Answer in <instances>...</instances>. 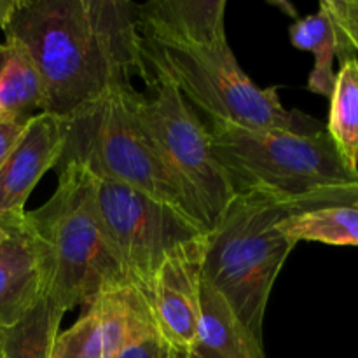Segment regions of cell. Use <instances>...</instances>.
Returning <instances> with one entry per match:
<instances>
[{"label":"cell","mask_w":358,"mask_h":358,"mask_svg":"<svg viewBox=\"0 0 358 358\" xmlns=\"http://www.w3.org/2000/svg\"><path fill=\"white\" fill-rule=\"evenodd\" d=\"M6 41L30 55L42 80V112L69 117L147 79L136 3L128 0H16Z\"/></svg>","instance_id":"cell-1"},{"label":"cell","mask_w":358,"mask_h":358,"mask_svg":"<svg viewBox=\"0 0 358 358\" xmlns=\"http://www.w3.org/2000/svg\"><path fill=\"white\" fill-rule=\"evenodd\" d=\"M226 0H149L136 3L147 72L173 83L210 121L310 135L325 129L287 110L278 87H259L238 63L226 34Z\"/></svg>","instance_id":"cell-2"},{"label":"cell","mask_w":358,"mask_h":358,"mask_svg":"<svg viewBox=\"0 0 358 358\" xmlns=\"http://www.w3.org/2000/svg\"><path fill=\"white\" fill-rule=\"evenodd\" d=\"M56 171V191L24 213L20 229L37 259L42 294L66 313L131 282L98 213L94 175L76 161Z\"/></svg>","instance_id":"cell-3"},{"label":"cell","mask_w":358,"mask_h":358,"mask_svg":"<svg viewBox=\"0 0 358 358\" xmlns=\"http://www.w3.org/2000/svg\"><path fill=\"white\" fill-rule=\"evenodd\" d=\"M206 128L234 192L273 199L285 212L315 192L358 182L327 129L299 135L226 121H210Z\"/></svg>","instance_id":"cell-4"},{"label":"cell","mask_w":358,"mask_h":358,"mask_svg":"<svg viewBox=\"0 0 358 358\" xmlns=\"http://www.w3.org/2000/svg\"><path fill=\"white\" fill-rule=\"evenodd\" d=\"M285 215L273 199L236 194L205 236L203 282L259 339L273 285L296 247L278 231Z\"/></svg>","instance_id":"cell-5"},{"label":"cell","mask_w":358,"mask_h":358,"mask_svg":"<svg viewBox=\"0 0 358 358\" xmlns=\"http://www.w3.org/2000/svg\"><path fill=\"white\" fill-rule=\"evenodd\" d=\"M135 91L133 87L112 93L63 119L65 149L59 163L76 161L96 177L145 192L208 231L198 206L164 164L136 119Z\"/></svg>","instance_id":"cell-6"},{"label":"cell","mask_w":358,"mask_h":358,"mask_svg":"<svg viewBox=\"0 0 358 358\" xmlns=\"http://www.w3.org/2000/svg\"><path fill=\"white\" fill-rule=\"evenodd\" d=\"M145 80V93L135 91L133 96L136 119L210 231L236 192L213 154L208 128L196 108L166 77L147 72Z\"/></svg>","instance_id":"cell-7"},{"label":"cell","mask_w":358,"mask_h":358,"mask_svg":"<svg viewBox=\"0 0 358 358\" xmlns=\"http://www.w3.org/2000/svg\"><path fill=\"white\" fill-rule=\"evenodd\" d=\"M94 199L129 282L140 290L171 252L208 233L173 206L110 178L94 175Z\"/></svg>","instance_id":"cell-8"},{"label":"cell","mask_w":358,"mask_h":358,"mask_svg":"<svg viewBox=\"0 0 358 358\" xmlns=\"http://www.w3.org/2000/svg\"><path fill=\"white\" fill-rule=\"evenodd\" d=\"M205 236L171 252L142 289L157 334L182 357L194 346L201 320Z\"/></svg>","instance_id":"cell-9"},{"label":"cell","mask_w":358,"mask_h":358,"mask_svg":"<svg viewBox=\"0 0 358 358\" xmlns=\"http://www.w3.org/2000/svg\"><path fill=\"white\" fill-rule=\"evenodd\" d=\"M156 331L149 304L135 285L98 296L79 320L56 336L51 358H117L142 336Z\"/></svg>","instance_id":"cell-10"},{"label":"cell","mask_w":358,"mask_h":358,"mask_svg":"<svg viewBox=\"0 0 358 358\" xmlns=\"http://www.w3.org/2000/svg\"><path fill=\"white\" fill-rule=\"evenodd\" d=\"M65 149L62 117L38 112L28 119L23 133L0 166V224L23 219L28 198L49 170L56 168Z\"/></svg>","instance_id":"cell-11"},{"label":"cell","mask_w":358,"mask_h":358,"mask_svg":"<svg viewBox=\"0 0 358 358\" xmlns=\"http://www.w3.org/2000/svg\"><path fill=\"white\" fill-rule=\"evenodd\" d=\"M20 220L0 224L7 233L0 243V329L20 320L44 296L37 259Z\"/></svg>","instance_id":"cell-12"},{"label":"cell","mask_w":358,"mask_h":358,"mask_svg":"<svg viewBox=\"0 0 358 358\" xmlns=\"http://www.w3.org/2000/svg\"><path fill=\"white\" fill-rule=\"evenodd\" d=\"M182 357V355H180ZM182 358H268L264 341L252 334L217 290L201 285V320L191 352Z\"/></svg>","instance_id":"cell-13"},{"label":"cell","mask_w":358,"mask_h":358,"mask_svg":"<svg viewBox=\"0 0 358 358\" xmlns=\"http://www.w3.org/2000/svg\"><path fill=\"white\" fill-rule=\"evenodd\" d=\"M42 80L30 55L13 41L0 45V107L10 119L28 121L42 112Z\"/></svg>","instance_id":"cell-14"},{"label":"cell","mask_w":358,"mask_h":358,"mask_svg":"<svg viewBox=\"0 0 358 358\" xmlns=\"http://www.w3.org/2000/svg\"><path fill=\"white\" fill-rule=\"evenodd\" d=\"M289 35L294 48L315 55V65L308 79V90L311 93L331 98L336 80L334 58L341 51V41L331 14L324 6H320L318 13L297 20L289 28Z\"/></svg>","instance_id":"cell-15"},{"label":"cell","mask_w":358,"mask_h":358,"mask_svg":"<svg viewBox=\"0 0 358 358\" xmlns=\"http://www.w3.org/2000/svg\"><path fill=\"white\" fill-rule=\"evenodd\" d=\"M65 311L42 296L13 325L0 329L2 358H51Z\"/></svg>","instance_id":"cell-16"},{"label":"cell","mask_w":358,"mask_h":358,"mask_svg":"<svg viewBox=\"0 0 358 358\" xmlns=\"http://www.w3.org/2000/svg\"><path fill=\"white\" fill-rule=\"evenodd\" d=\"M278 231L294 243L317 241L338 247H358V208L322 206L306 212L287 213Z\"/></svg>","instance_id":"cell-17"},{"label":"cell","mask_w":358,"mask_h":358,"mask_svg":"<svg viewBox=\"0 0 358 358\" xmlns=\"http://www.w3.org/2000/svg\"><path fill=\"white\" fill-rule=\"evenodd\" d=\"M346 166L358 173V58L341 62L325 126Z\"/></svg>","instance_id":"cell-18"},{"label":"cell","mask_w":358,"mask_h":358,"mask_svg":"<svg viewBox=\"0 0 358 358\" xmlns=\"http://www.w3.org/2000/svg\"><path fill=\"white\" fill-rule=\"evenodd\" d=\"M331 14L341 41V62L358 55V0H324L320 3Z\"/></svg>","instance_id":"cell-19"},{"label":"cell","mask_w":358,"mask_h":358,"mask_svg":"<svg viewBox=\"0 0 358 358\" xmlns=\"http://www.w3.org/2000/svg\"><path fill=\"white\" fill-rule=\"evenodd\" d=\"M322 206H355L358 208V182L318 191L315 194L299 199L287 208V212H306V210L322 208Z\"/></svg>","instance_id":"cell-20"},{"label":"cell","mask_w":358,"mask_h":358,"mask_svg":"<svg viewBox=\"0 0 358 358\" xmlns=\"http://www.w3.org/2000/svg\"><path fill=\"white\" fill-rule=\"evenodd\" d=\"M171 355L173 350L157 334V331H152L126 346L117 358H171Z\"/></svg>","instance_id":"cell-21"},{"label":"cell","mask_w":358,"mask_h":358,"mask_svg":"<svg viewBox=\"0 0 358 358\" xmlns=\"http://www.w3.org/2000/svg\"><path fill=\"white\" fill-rule=\"evenodd\" d=\"M28 121H20V119H10L3 117L0 121V166L3 164V161L7 159V156L10 154L13 147L16 145L17 138L23 133L24 126Z\"/></svg>","instance_id":"cell-22"},{"label":"cell","mask_w":358,"mask_h":358,"mask_svg":"<svg viewBox=\"0 0 358 358\" xmlns=\"http://www.w3.org/2000/svg\"><path fill=\"white\" fill-rule=\"evenodd\" d=\"M14 3H16V0H0V30H2L3 24H6ZM0 45H2V42H0Z\"/></svg>","instance_id":"cell-23"},{"label":"cell","mask_w":358,"mask_h":358,"mask_svg":"<svg viewBox=\"0 0 358 358\" xmlns=\"http://www.w3.org/2000/svg\"><path fill=\"white\" fill-rule=\"evenodd\" d=\"M6 236H7L6 229H3V227H0V243H2V241L6 240Z\"/></svg>","instance_id":"cell-24"},{"label":"cell","mask_w":358,"mask_h":358,"mask_svg":"<svg viewBox=\"0 0 358 358\" xmlns=\"http://www.w3.org/2000/svg\"><path fill=\"white\" fill-rule=\"evenodd\" d=\"M3 117H6V115H3V110H2V107H0V121H2Z\"/></svg>","instance_id":"cell-25"},{"label":"cell","mask_w":358,"mask_h":358,"mask_svg":"<svg viewBox=\"0 0 358 358\" xmlns=\"http://www.w3.org/2000/svg\"><path fill=\"white\" fill-rule=\"evenodd\" d=\"M171 358H182V357H180V355H177V353L173 352V355H171Z\"/></svg>","instance_id":"cell-26"},{"label":"cell","mask_w":358,"mask_h":358,"mask_svg":"<svg viewBox=\"0 0 358 358\" xmlns=\"http://www.w3.org/2000/svg\"><path fill=\"white\" fill-rule=\"evenodd\" d=\"M0 358H2V345H0Z\"/></svg>","instance_id":"cell-27"}]
</instances>
